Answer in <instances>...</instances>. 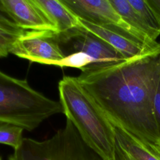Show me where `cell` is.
Returning a JSON list of instances; mask_svg holds the SVG:
<instances>
[{
	"mask_svg": "<svg viewBox=\"0 0 160 160\" xmlns=\"http://www.w3.org/2000/svg\"><path fill=\"white\" fill-rule=\"evenodd\" d=\"M10 53L31 62L56 66L66 57L53 31H25L13 44Z\"/></svg>",
	"mask_w": 160,
	"mask_h": 160,
	"instance_id": "cell-6",
	"label": "cell"
},
{
	"mask_svg": "<svg viewBox=\"0 0 160 160\" xmlns=\"http://www.w3.org/2000/svg\"><path fill=\"white\" fill-rule=\"evenodd\" d=\"M79 21L81 26L109 44L120 52L126 59H130L152 50L104 27L96 25L81 19H79Z\"/></svg>",
	"mask_w": 160,
	"mask_h": 160,
	"instance_id": "cell-10",
	"label": "cell"
},
{
	"mask_svg": "<svg viewBox=\"0 0 160 160\" xmlns=\"http://www.w3.org/2000/svg\"><path fill=\"white\" fill-rule=\"evenodd\" d=\"M114 9L134 29L157 41L160 33L149 27L134 11L128 0H109Z\"/></svg>",
	"mask_w": 160,
	"mask_h": 160,
	"instance_id": "cell-11",
	"label": "cell"
},
{
	"mask_svg": "<svg viewBox=\"0 0 160 160\" xmlns=\"http://www.w3.org/2000/svg\"><path fill=\"white\" fill-rule=\"evenodd\" d=\"M147 2L160 19V0H147Z\"/></svg>",
	"mask_w": 160,
	"mask_h": 160,
	"instance_id": "cell-18",
	"label": "cell"
},
{
	"mask_svg": "<svg viewBox=\"0 0 160 160\" xmlns=\"http://www.w3.org/2000/svg\"><path fill=\"white\" fill-rule=\"evenodd\" d=\"M63 113L59 101L32 88L27 81L0 71V123H8L32 131L44 120Z\"/></svg>",
	"mask_w": 160,
	"mask_h": 160,
	"instance_id": "cell-3",
	"label": "cell"
},
{
	"mask_svg": "<svg viewBox=\"0 0 160 160\" xmlns=\"http://www.w3.org/2000/svg\"><path fill=\"white\" fill-rule=\"evenodd\" d=\"M8 160L104 159L85 143L73 124L67 119L65 126L48 139L24 138Z\"/></svg>",
	"mask_w": 160,
	"mask_h": 160,
	"instance_id": "cell-4",
	"label": "cell"
},
{
	"mask_svg": "<svg viewBox=\"0 0 160 160\" xmlns=\"http://www.w3.org/2000/svg\"><path fill=\"white\" fill-rule=\"evenodd\" d=\"M24 129L20 126L8 124L0 123V144L8 145L17 149L21 145L23 140Z\"/></svg>",
	"mask_w": 160,
	"mask_h": 160,
	"instance_id": "cell-12",
	"label": "cell"
},
{
	"mask_svg": "<svg viewBox=\"0 0 160 160\" xmlns=\"http://www.w3.org/2000/svg\"><path fill=\"white\" fill-rule=\"evenodd\" d=\"M76 77L114 126L160 146L154 97L160 83V46L123 61L91 64Z\"/></svg>",
	"mask_w": 160,
	"mask_h": 160,
	"instance_id": "cell-1",
	"label": "cell"
},
{
	"mask_svg": "<svg viewBox=\"0 0 160 160\" xmlns=\"http://www.w3.org/2000/svg\"><path fill=\"white\" fill-rule=\"evenodd\" d=\"M52 24L56 32H64L81 26L79 18L62 0H32Z\"/></svg>",
	"mask_w": 160,
	"mask_h": 160,
	"instance_id": "cell-9",
	"label": "cell"
},
{
	"mask_svg": "<svg viewBox=\"0 0 160 160\" xmlns=\"http://www.w3.org/2000/svg\"><path fill=\"white\" fill-rule=\"evenodd\" d=\"M0 160H2V159H1V157H0Z\"/></svg>",
	"mask_w": 160,
	"mask_h": 160,
	"instance_id": "cell-19",
	"label": "cell"
},
{
	"mask_svg": "<svg viewBox=\"0 0 160 160\" xmlns=\"http://www.w3.org/2000/svg\"><path fill=\"white\" fill-rule=\"evenodd\" d=\"M56 39L65 56L82 52L90 56L94 64H111L126 59L116 49L82 26L64 32H55Z\"/></svg>",
	"mask_w": 160,
	"mask_h": 160,
	"instance_id": "cell-5",
	"label": "cell"
},
{
	"mask_svg": "<svg viewBox=\"0 0 160 160\" xmlns=\"http://www.w3.org/2000/svg\"><path fill=\"white\" fill-rule=\"evenodd\" d=\"M20 35L0 27V58L8 56Z\"/></svg>",
	"mask_w": 160,
	"mask_h": 160,
	"instance_id": "cell-15",
	"label": "cell"
},
{
	"mask_svg": "<svg viewBox=\"0 0 160 160\" xmlns=\"http://www.w3.org/2000/svg\"><path fill=\"white\" fill-rule=\"evenodd\" d=\"M63 113L85 143L104 160H113L115 149L112 125L76 77L64 76L59 82Z\"/></svg>",
	"mask_w": 160,
	"mask_h": 160,
	"instance_id": "cell-2",
	"label": "cell"
},
{
	"mask_svg": "<svg viewBox=\"0 0 160 160\" xmlns=\"http://www.w3.org/2000/svg\"><path fill=\"white\" fill-rule=\"evenodd\" d=\"M134 11L152 29L160 33V19L150 7L147 0H128Z\"/></svg>",
	"mask_w": 160,
	"mask_h": 160,
	"instance_id": "cell-13",
	"label": "cell"
},
{
	"mask_svg": "<svg viewBox=\"0 0 160 160\" xmlns=\"http://www.w3.org/2000/svg\"><path fill=\"white\" fill-rule=\"evenodd\" d=\"M0 27L4 28L17 34H22L25 32L19 28L1 9H0Z\"/></svg>",
	"mask_w": 160,
	"mask_h": 160,
	"instance_id": "cell-16",
	"label": "cell"
},
{
	"mask_svg": "<svg viewBox=\"0 0 160 160\" xmlns=\"http://www.w3.org/2000/svg\"><path fill=\"white\" fill-rule=\"evenodd\" d=\"M115 149L113 160H160V146L144 142L121 128L112 126Z\"/></svg>",
	"mask_w": 160,
	"mask_h": 160,
	"instance_id": "cell-8",
	"label": "cell"
},
{
	"mask_svg": "<svg viewBox=\"0 0 160 160\" xmlns=\"http://www.w3.org/2000/svg\"><path fill=\"white\" fill-rule=\"evenodd\" d=\"M154 109L156 119L160 127V83L154 97Z\"/></svg>",
	"mask_w": 160,
	"mask_h": 160,
	"instance_id": "cell-17",
	"label": "cell"
},
{
	"mask_svg": "<svg viewBox=\"0 0 160 160\" xmlns=\"http://www.w3.org/2000/svg\"><path fill=\"white\" fill-rule=\"evenodd\" d=\"M91 64H94V60L87 54L82 52H76L66 56L64 59L57 64V66L72 67L81 69Z\"/></svg>",
	"mask_w": 160,
	"mask_h": 160,
	"instance_id": "cell-14",
	"label": "cell"
},
{
	"mask_svg": "<svg viewBox=\"0 0 160 160\" xmlns=\"http://www.w3.org/2000/svg\"><path fill=\"white\" fill-rule=\"evenodd\" d=\"M0 9L23 30L56 32L32 0H0Z\"/></svg>",
	"mask_w": 160,
	"mask_h": 160,
	"instance_id": "cell-7",
	"label": "cell"
}]
</instances>
